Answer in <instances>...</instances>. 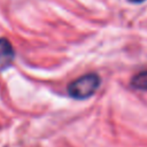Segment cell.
Returning <instances> with one entry per match:
<instances>
[{
	"instance_id": "cell-4",
	"label": "cell",
	"mask_w": 147,
	"mask_h": 147,
	"mask_svg": "<svg viewBox=\"0 0 147 147\" xmlns=\"http://www.w3.org/2000/svg\"><path fill=\"white\" fill-rule=\"evenodd\" d=\"M130 2H132V3H141V2H144L145 0H129Z\"/></svg>"
},
{
	"instance_id": "cell-3",
	"label": "cell",
	"mask_w": 147,
	"mask_h": 147,
	"mask_svg": "<svg viewBox=\"0 0 147 147\" xmlns=\"http://www.w3.org/2000/svg\"><path fill=\"white\" fill-rule=\"evenodd\" d=\"M131 85L138 90H147V70L137 74L132 78Z\"/></svg>"
},
{
	"instance_id": "cell-2",
	"label": "cell",
	"mask_w": 147,
	"mask_h": 147,
	"mask_svg": "<svg viewBox=\"0 0 147 147\" xmlns=\"http://www.w3.org/2000/svg\"><path fill=\"white\" fill-rule=\"evenodd\" d=\"M15 57L14 48L6 38H0V71L7 69Z\"/></svg>"
},
{
	"instance_id": "cell-1",
	"label": "cell",
	"mask_w": 147,
	"mask_h": 147,
	"mask_svg": "<svg viewBox=\"0 0 147 147\" xmlns=\"http://www.w3.org/2000/svg\"><path fill=\"white\" fill-rule=\"evenodd\" d=\"M100 85V77L94 74H86L68 85V94L74 99H87L95 93Z\"/></svg>"
}]
</instances>
